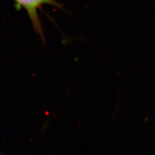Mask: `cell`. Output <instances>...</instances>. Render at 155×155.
Segmentation results:
<instances>
[{"label":"cell","mask_w":155,"mask_h":155,"mask_svg":"<svg viewBox=\"0 0 155 155\" xmlns=\"http://www.w3.org/2000/svg\"><path fill=\"white\" fill-rule=\"evenodd\" d=\"M16 8L20 10L24 8L28 13L35 31L45 41L42 25L38 15V9L43 5H51L61 8V5L55 0H14Z\"/></svg>","instance_id":"cell-1"}]
</instances>
